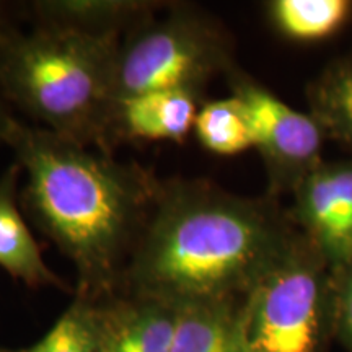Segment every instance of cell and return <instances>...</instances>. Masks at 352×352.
Instances as JSON below:
<instances>
[{
  "mask_svg": "<svg viewBox=\"0 0 352 352\" xmlns=\"http://www.w3.org/2000/svg\"><path fill=\"white\" fill-rule=\"evenodd\" d=\"M297 233L276 197L233 195L201 178L166 179L121 289L173 305L245 297Z\"/></svg>",
  "mask_w": 352,
  "mask_h": 352,
  "instance_id": "6da1fadb",
  "label": "cell"
},
{
  "mask_svg": "<svg viewBox=\"0 0 352 352\" xmlns=\"http://www.w3.org/2000/svg\"><path fill=\"white\" fill-rule=\"evenodd\" d=\"M6 145L26 175L25 212L76 267L74 294L96 300L120 290L160 179L134 162L16 118Z\"/></svg>",
  "mask_w": 352,
  "mask_h": 352,
  "instance_id": "7a4b0ae2",
  "label": "cell"
},
{
  "mask_svg": "<svg viewBox=\"0 0 352 352\" xmlns=\"http://www.w3.org/2000/svg\"><path fill=\"white\" fill-rule=\"evenodd\" d=\"M121 41L50 26L19 30L0 41V95L43 129L113 153Z\"/></svg>",
  "mask_w": 352,
  "mask_h": 352,
  "instance_id": "3957f363",
  "label": "cell"
},
{
  "mask_svg": "<svg viewBox=\"0 0 352 352\" xmlns=\"http://www.w3.org/2000/svg\"><path fill=\"white\" fill-rule=\"evenodd\" d=\"M235 67L230 33L191 3L171 2L121 41L113 95L120 101L148 91H186L201 100L219 74Z\"/></svg>",
  "mask_w": 352,
  "mask_h": 352,
  "instance_id": "277c9868",
  "label": "cell"
},
{
  "mask_svg": "<svg viewBox=\"0 0 352 352\" xmlns=\"http://www.w3.org/2000/svg\"><path fill=\"white\" fill-rule=\"evenodd\" d=\"M246 352H328L333 266L300 232L241 303Z\"/></svg>",
  "mask_w": 352,
  "mask_h": 352,
  "instance_id": "5b68a950",
  "label": "cell"
},
{
  "mask_svg": "<svg viewBox=\"0 0 352 352\" xmlns=\"http://www.w3.org/2000/svg\"><path fill=\"white\" fill-rule=\"evenodd\" d=\"M227 82L248 116L253 145L266 168V195L276 199L290 196L323 162L327 135L310 113L289 107L236 65L227 74Z\"/></svg>",
  "mask_w": 352,
  "mask_h": 352,
  "instance_id": "8992f818",
  "label": "cell"
},
{
  "mask_svg": "<svg viewBox=\"0 0 352 352\" xmlns=\"http://www.w3.org/2000/svg\"><path fill=\"white\" fill-rule=\"evenodd\" d=\"M289 217L333 267L352 261V157L323 160L294 189Z\"/></svg>",
  "mask_w": 352,
  "mask_h": 352,
  "instance_id": "52a82bcc",
  "label": "cell"
},
{
  "mask_svg": "<svg viewBox=\"0 0 352 352\" xmlns=\"http://www.w3.org/2000/svg\"><path fill=\"white\" fill-rule=\"evenodd\" d=\"M95 305L100 352H171L173 303L120 289Z\"/></svg>",
  "mask_w": 352,
  "mask_h": 352,
  "instance_id": "ba28073f",
  "label": "cell"
},
{
  "mask_svg": "<svg viewBox=\"0 0 352 352\" xmlns=\"http://www.w3.org/2000/svg\"><path fill=\"white\" fill-rule=\"evenodd\" d=\"M170 3L157 0H36L30 2L25 10L34 26L121 39L164 12Z\"/></svg>",
  "mask_w": 352,
  "mask_h": 352,
  "instance_id": "9c48e42d",
  "label": "cell"
},
{
  "mask_svg": "<svg viewBox=\"0 0 352 352\" xmlns=\"http://www.w3.org/2000/svg\"><path fill=\"white\" fill-rule=\"evenodd\" d=\"M21 166L13 162L0 175V266L28 287L70 290L44 263L41 250L19 209Z\"/></svg>",
  "mask_w": 352,
  "mask_h": 352,
  "instance_id": "30bf717a",
  "label": "cell"
},
{
  "mask_svg": "<svg viewBox=\"0 0 352 352\" xmlns=\"http://www.w3.org/2000/svg\"><path fill=\"white\" fill-rule=\"evenodd\" d=\"M197 101L195 95L176 90L148 91L116 101L114 132L118 142L124 139L182 142L195 129L199 111Z\"/></svg>",
  "mask_w": 352,
  "mask_h": 352,
  "instance_id": "8fae6325",
  "label": "cell"
},
{
  "mask_svg": "<svg viewBox=\"0 0 352 352\" xmlns=\"http://www.w3.org/2000/svg\"><path fill=\"white\" fill-rule=\"evenodd\" d=\"M243 297L197 298L178 303L171 352H246Z\"/></svg>",
  "mask_w": 352,
  "mask_h": 352,
  "instance_id": "7c38bea8",
  "label": "cell"
},
{
  "mask_svg": "<svg viewBox=\"0 0 352 352\" xmlns=\"http://www.w3.org/2000/svg\"><path fill=\"white\" fill-rule=\"evenodd\" d=\"M307 101L327 139L352 152V52L336 57L308 83Z\"/></svg>",
  "mask_w": 352,
  "mask_h": 352,
  "instance_id": "4fadbf2b",
  "label": "cell"
},
{
  "mask_svg": "<svg viewBox=\"0 0 352 352\" xmlns=\"http://www.w3.org/2000/svg\"><path fill=\"white\" fill-rule=\"evenodd\" d=\"M271 25L290 41H323L341 32L352 19V0H271Z\"/></svg>",
  "mask_w": 352,
  "mask_h": 352,
  "instance_id": "5bb4252c",
  "label": "cell"
},
{
  "mask_svg": "<svg viewBox=\"0 0 352 352\" xmlns=\"http://www.w3.org/2000/svg\"><path fill=\"white\" fill-rule=\"evenodd\" d=\"M196 138L206 151L230 157L254 147L243 104L236 96L208 101L197 111Z\"/></svg>",
  "mask_w": 352,
  "mask_h": 352,
  "instance_id": "9a60e30c",
  "label": "cell"
},
{
  "mask_svg": "<svg viewBox=\"0 0 352 352\" xmlns=\"http://www.w3.org/2000/svg\"><path fill=\"white\" fill-rule=\"evenodd\" d=\"M16 352H100L98 320L94 298L74 294L56 324L33 346Z\"/></svg>",
  "mask_w": 352,
  "mask_h": 352,
  "instance_id": "2e32d148",
  "label": "cell"
},
{
  "mask_svg": "<svg viewBox=\"0 0 352 352\" xmlns=\"http://www.w3.org/2000/svg\"><path fill=\"white\" fill-rule=\"evenodd\" d=\"M334 341L352 352V261L333 267Z\"/></svg>",
  "mask_w": 352,
  "mask_h": 352,
  "instance_id": "e0dca14e",
  "label": "cell"
},
{
  "mask_svg": "<svg viewBox=\"0 0 352 352\" xmlns=\"http://www.w3.org/2000/svg\"><path fill=\"white\" fill-rule=\"evenodd\" d=\"M20 8L21 7H12V3L0 2V41L19 32L15 12L20 10Z\"/></svg>",
  "mask_w": 352,
  "mask_h": 352,
  "instance_id": "ac0fdd59",
  "label": "cell"
},
{
  "mask_svg": "<svg viewBox=\"0 0 352 352\" xmlns=\"http://www.w3.org/2000/svg\"><path fill=\"white\" fill-rule=\"evenodd\" d=\"M13 114L10 113V109L7 107V101L2 98L0 95V145H6V134L8 131V126L13 121Z\"/></svg>",
  "mask_w": 352,
  "mask_h": 352,
  "instance_id": "d6986e66",
  "label": "cell"
},
{
  "mask_svg": "<svg viewBox=\"0 0 352 352\" xmlns=\"http://www.w3.org/2000/svg\"><path fill=\"white\" fill-rule=\"evenodd\" d=\"M0 352H16V351H12V349H6V347L0 346Z\"/></svg>",
  "mask_w": 352,
  "mask_h": 352,
  "instance_id": "ffe728a7",
  "label": "cell"
}]
</instances>
